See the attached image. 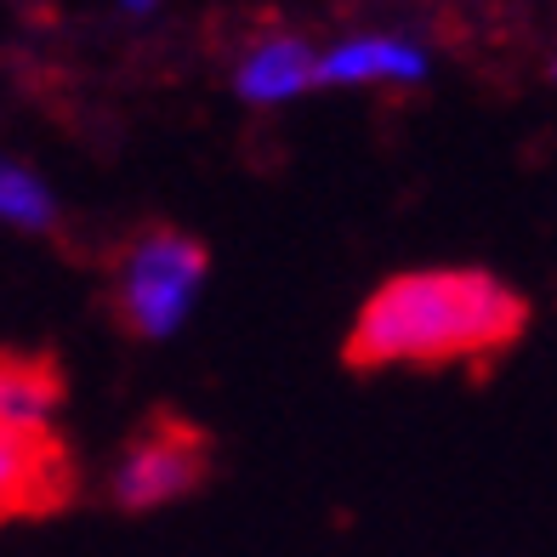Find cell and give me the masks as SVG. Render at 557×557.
Listing matches in <instances>:
<instances>
[{"label":"cell","mask_w":557,"mask_h":557,"mask_svg":"<svg viewBox=\"0 0 557 557\" xmlns=\"http://www.w3.org/2000/svg\"><path fill=\"white\" fill-rule=\"evenodd\" d=\"M529 324V301L484 268H421L375 290L347 336L359 370L387 364H449L490 359L512 347Z\"/></svg>","instance_id":"1"},{"label":"cell","mask_w":557,"mask_h":557,"mask_svg":"<svg viewBox=\"0 0 557 557\" xmlns=\"http://www.w3.org/2000/svg\"><path fill=\"white\" fill-rule=\"evenodd\" d=\"M206 273H211V257L194 234H176V227L143 234L132 250H125L120 285H114L125 331L143 336V342L176 336L183 319L194 313L199 290H206Z\"/></svg>","instance_id":"2"},{"label":"cell","mask_w":557,"mask_h":557,"mask_svg":"<svg viewBox=\"0 0 557 557\" xmlns=\"http://www.w3.org/2000/svg\"><path fill=\"white\" fill-rule=\"evenodd\" d=\"M206 478V438L194 426L160 421L154 433H143L114 467V500L125 512H154V506L188 495Z\"/></svg>","instance_id":"3"},{"label":"cell","mask_w":557,"mask_h":557,"mask_svg":"<svg viewBox=\"0 0 557 557\" xmlns=\"http://www.w3.org/2000/svg\"><path fill=\"white\" fill-rule=\"evenodd\" d=\"M426 81V52L398 35H352L313 58V86H416Z\"/></svg>","instance_id":"4"},{"label":"cell","mask_w":557,"mask_h":557,"mask_svg":"<svg viewBox=\"0 0 557 557\" xmlns=\"http://www.w3.org/2000/svg\"><path fill=\"white\" fill-rule=\"evenodd\" d=\"M69 467L58 438H17L0 426V518L7 512H40V506L63 500Z\"/></svg>","instance_id":"5"},{"label":"cell","mask_w":557,"mask_h":557,"mask_svg":"<svg viewBox=\"0 0 557 557\" xmlns=\"http://www.w3.org/2000/svg\"><path fill=\"white\" fill-rule=\"evenodd\" d=\"M313 46L301 40V35H262L250 52L239 58L234 69V91L245 97V103H290V97H301L313 86Z\"/></svg>","instance_id":"6"},{"label":"cell","mask_w":557,"mask_h":557,"mask_svg":"<svg viewBox=\"0 0 557 557\" xmlns=\"http://www.w3.org/2000/svg\"><path fill=\"white\" fill-rule=\"evenodd\" d=\"M63 404V375L52 359L0 352V426L17 438H52V416Z\"/></svg>","instance_id":"7"},{"label":"cell","mask_w":557,"mask_h":557,"mask_svg":"<svg viewBox=\"0 0 557 557\" xmlns=\"http://www.w3.org/2000/svg\"><path fill=\"white\" fill-rule=\"evenodd\" d=\"M0 222L23 227V234H46L58 222V199L46 188V176L17 160H0Z\"/></svg>","instance_id":"8"},{"label":"cell","mask_w":557,"mask_h":557,"mask_svg":"<svg viewBox=\"0 0 557 557\" xmlns=\"http://www.w3.org/2000/svg\"><path fill=\"white\" fill-rule=\"evenodd\" d=\"M125 12H154V0H120Z\"/></svg>","instance_id":"9"}]
</instances>
